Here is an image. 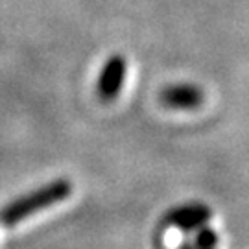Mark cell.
Listing matches in <instances>:
<instances>
[{
  "label": "cell",
  "instance_id": "3957f363",
  "mask_svg": "<svg viewBox=\"0 0 249 249\" xmlns=\"http://www.w3.org/2000/svg\"><path fill=\"white\" fill-rule=\"evenodd\" d=\"M211 218V209L203 203H188L170 211L164 216V223L181 231H196Z\"/></svg>",
  "mask_w": 249,
  "mask_h": 249
},
{
  "label": "cell",
  "instance_id": "6da1fadb",
  "mask_svg": "<svg viewBox=\"0 0 249 249\" xmlns=\"http://www.w3.org/2000/svg\"><path fill=\"white\" fill-rule=\"evenodd\" d=\"M72 194V183L69 179H55L45 187L37 188L26 196H20L8 203L0 211V223L6 227H13L24 222L36 213L48 209L55 203H61Z\"/></svg>",
  "mask_w": 249,
  "mask_h": 249
},
{
  "label": "cell",
  "instance_id": "7a4b0ae2",
  "mask_svg": "<svg viewBox=\"0 0 249 249\" xmlns=\"http://www.w3.org/2000/svg\"><path fill=\"white\" fill-rule=\"evenodd\" d=\"M127 72V61L124 55H111L100 72L96 92L102 102H113L122 89Z\"/></svg>",
  "mask_w": 249,
  "mask_h": 249
},
{
  "label": "cell",
  "instance_id": "5b68a950",
  "mask_svg": "<svg viewBox=\"0 0 249 249\" xmlns=\"http://www.w3.org/2000/svg\"><path fill=\"white\" fill-rule=\"evenodd\" d=\"M216 242H218V238H216V234L211 229H201L197 232L192 249H214Z\"/></svg>",
  "mask_w": 249,
  "mask_h": 249
},
{
  "label": "cell",
  "instance_id": "277c9868",
  "mask_svg": "<svg viewBox=\"0 0 249 249\" xmlns=\"http://www.w3.org/2000/svg\"><path fill=\"white\" fill-rule=\"evenodd\" d=\"M160 102L170 109H194L203 104V90L190 83H179L162 90Z\"/></svg>",
  "mask_w": 249,
  "mask_h": 249
}]
</instances>
